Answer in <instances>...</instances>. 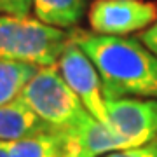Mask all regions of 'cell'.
I'll return each mask as SVG.
<instances>
[{
	"label": "cell",
	"instance_id": "1",
	"mask_svg": "<svg viewBox=\"0 0 157 157\" xmlns=\"http://www.w3.org/2000/svg\"><path fill=\"white\" fill-rule=\"evenodd\" d=\"M72 40L96 67L105 98H157V58L141 40L82 30Z\"/></svg>",
	"mask_w": 157,
	"mask_h": 157
},
{
	"label": "cell",
	"instance_id": "2",
	"mask_svg": "<svg viewBox=\"0 0 157 157\" xmlns=\"http://www.w3.org/2000/svg\"><path fill=\"white\" fill-rule=\"evenodd\" d=\"M70 40L72 33L67 30L49 26L37 17L0 16V59L52 67Z\"/></svg>",
	"mask_w": 157,
	"mask_h": 157
},
{
	"label": "cell",
	"instance_id": "3",
	"mask_svg": "<svg viewBox=\"0 0 157 157\" xmlns=\"http://www.w3.org/2000/svg\"><path fill=\"white\" fill-rule=\"evenodd\" d=\"M52 131H70L91 115L65 82L56 65L40 67L19 94Z\"/></svg>",
	"mask_w": 157,
	"mask_h": 157
},
{
	"label": "cell",
	"instance_id": "4",
	"mask_svg": "<svg viewBox=\"0 0 157 157\" xmlns=\"http://www.w3.org/2000/svg\"><path fill=\"white\" fill-rule=\"evenodd\" d=\"M157 21V4L143 0H94L89 7L91 32L124 37Z\"/></svg>",
	"mask_w": 157,
	"mask_h": 157
},
{
	"label": "cell",
	"instance_id": "5",
	"mask_svg": "<svg viewBox=\"0 0 157 157\" xmlns=\"http://www.w3.org/2000/svg\"><path fill=\"white\" fill-rule=\"evenodd\" d=\"M56 67L61 77L65 78V82L70 86V89L82 101L86 110L96 121L110 124L107 110H105V96H103L100 73L93 65V61L87 58V54L73 40H70V44L65 47Z\"/></svg>",
	"mask_w": 157,
	"mask_h": 157
},
{
	"label": "cell",
	"instance_id": "6",
	"mask_svg": "<svg viewBox=\"0 0 157 157\" xmlns=\"http://www.w3.org/2000/svg\"><path fill=\"white\" fill-rule=\"evenodd\" d=\"M108 122L135 147L157 138V100L105 98Z\"/></svg>",
	"mask_w": 157,
	"mask_h": 157
},
{
	"label": "cell",
	"instance_id": "7",
	"mask_svg": "<svg viewBox=\"0 0 157 157\" xmlns=\"http://www.w3.org/2000/svg\"><path fill=\"white\" fill-rule=\"evenodd\" d=\"M117 129L110 124L96 121L93 115L82 121L70 131H65V147L61 157H101L110 152L133 148Z\"/></svg>",
	"mask_w": 157,
	"mask_h": 157
},
{
	"label": "cell",
	"instance_id": "8",
	"mask_svg": "<svg viewBox=\"0 0 157 157\" xmlns=\"http://www.w3.org/2000/svg\"><path fill=\"white\" fill-rule=\"evenodd\" d=\"M52 129L17 96L0 107V141H17Z\"/></svg>",
	"mask_w": 157,
	"mask_h": 157
},
{
	"label": "cell",
	"instance_id": "9",
	"mask_svg": "<svg viewBox=\"0 0 157 157\" xmlns=\"http://www.w3.org/2000/svg\"><path fill=\"white\" fill-rule=\"evenodd\" d=\"M87 0H32L39 21L61 30L73 28L86 12Z\"/></svg>",
	"mask_w": 157,
	"mask_h": 157
},
{
	"label": "cell",
	"instance_id": "10",
	"mask_svg": "<svg viewBox=\"0 0 157 157\" xmlns=\"http://www.w3.org/2000/svg\"><path fill=\"white\" fill-rule=\"evenodd\" d=\"M65 133L49 131L9 143V157H61Z\"/></svg>",
	"mask_w": 157,
	"mask_h": 157
},
{
	"label": "cell",
	"instance_id": "11",
	"mask_svg": "<svg viewBox=\"0 0 157 157\" xmlns=\"http://www.w3.org/2000/svg\"><path fill=\"white\" fill-rule=\"evenodd\" d=\"M39 68L32 63L0 59V107L16 100Z\"/></svg>",
	"mask_w": 157,
	"mask_h": 157
},
{
	"label": "cell",
	"instance_id": "12",
	"mask_svg": "<svg viewBox=\"0 0 157 157\" xmlns=\"http://www.w3.org/2000/svg\"><path fill=\"white\" fill-rule=\"evenodd\" d=\"M103 157H157V138H154L152 141L143 143L140 147L110 152V154H107Z\"/></svg>",
	"mask_w": 157,
	"mask_h": 157
},
{
	"label": "cell",
	"instance_id": "13",
	"mask_svg": "<svg viewBox=\"0 0 157 157\" xmlns=\"http://www.w3.org/2000/svg\"><path fill=\"white\" fill-rule=\"evenodd\" d=\"M32 11V0H0V12L7 16H28Z\"/></svg>",
	"mask_w": 157,
	"mask_h": 157
},
{
	"label": "cell",
	"instance_id": "14",
	"mask_svg": "<svg viewBox=\"0 0 157 157\" xmlns=\"http://www.w3.org/2000/svg\"><path fill=\"white\" fill-rule=\"evenodd\" d=\"M140 40L152 51V54L157 58V21L154 23L152 26H148V28L140 35Z\"/></svg>",
	"mask_w": 157,
	"mask_h": 157
},
{
	"label": "cell",
	"instance_id": "15",
	"mask_svg": "<svg viewBox=\"0 0 157 157\" xmlns=\"http://www.w3.org/2000/svg\"><path fill=\"white\" fill-rule=\"evenodd\" d=\"M0 157H9V143L0 141Z\"/></svg>",
	"mask_w": 157,
	"mask_h": 157
}]
</instances>
